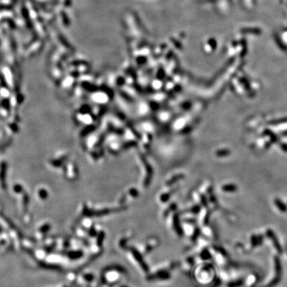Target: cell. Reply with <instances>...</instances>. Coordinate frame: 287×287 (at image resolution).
Listing matches in <instances>:
<instances>
[{
	"label": "cell",
	"mask_w": 287,
	"mask_h": 287,
	"mask_svg": "<svg viewBox=\"0 0 287 287\" xmlns=\"http://www.w3.org/2000/svg\"><path fill=\"white\" fill-rule=\"evenodd\" d=\"M39 195H40V197L41 199H45L47 198V194L45 190H41L39 192Z\"/></svg>",
	"instance_id": "2"
},
{
	"label": "cell",
	"mask_w": 287,
	"mask_h": 287,
	"mask_svg": "<svg viewBox=\"0 0 287 287\" xmlns=\"http://www.w3.org/2000/svg\"><path fill=\"white\" fill-rule=\"evenodd\" d=\"M275 203H276V206H278V208L280 211H285L286 210V207L285 206V204H283L280 201H279L278 200H275Z\"/></svg>",
	"instance_id": "1"
},
{
	"label": "cell",
	"mask_w": 287,
	"mask_h": 287,
	"mask_svg": "<svg viewBox=\"0 0 287 287\" xmlns=\"http://www.w3.org/2000/svg\"><path fill=\"white\" fill-rule=\"evenodd\" d=\"M229 187H227L225 188H224V190L225 191H235L236 190V188L235 187V185H229Z\"/></svg>",
	"instance_id": "3"
}]
</instances>
